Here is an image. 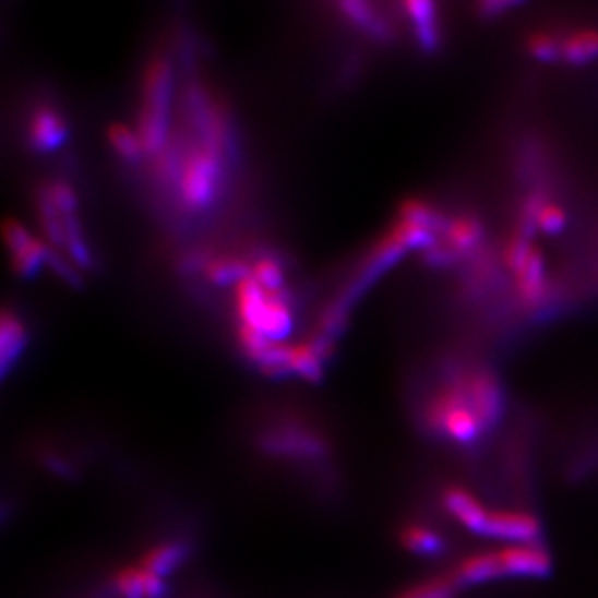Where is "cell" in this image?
I'll list each match as a JSON object with an SVG mask.
<instances>
[{"instance_id":"1","label":"cell","mask_w":598,"mask_h":598,"mask_svg":"<svg viewBox=\"0 0 598 598\" xmlns=\"http://www.w3.org/2000/svg\"><path fill=\"white\" fill-rule=\"evenodd\" d=\"M172 69L171 62L157 52L147 62L142 82V107L137 117V136L146 155L159 157L169 146L171 127Z\"/></svg>"},{"instance_id":"2","label":"cell","mask_w":598,"mask_h":598,"mask_svg":"<svg viewBox=\"0 0 598 598\" xmlns=\"http://www.w3.org/2000/svg\"><path fill=\"white\" fill-rule=\"evenodd\" d=\"M223 155L204 146L202 142L184 150L179 177L175 182L184 210L200 214L217 202L223 187Z\"/></svg>"},{"instance_id":"3","label":"cell","mask_w":598,"mask_h":598,"mask_svg":"<svg viewBox=\"0 0 598 598\" xmlns=\"http://www.w3.org/2000/svg\"><path fill=\"white\" fill-rule=\"evenodd\" d=\"M424 417H427L428 427L432 428L436 434H444L457 444H473L487 430L482 420L470 407L459 380L447 385L432 402L428 403Z\"/></svg>"},{"instance_id":"4","label":"cell","mask_w":598,"mask_h":598,"mask_svg":"<svg viewBox=\"0 0 598 598\" xmlns=\"http://www.w3.org/2000/svg\"><path fill=\"white\" fill-rule=\"evenodd\" d=\"M258 445L267 455L289 459H322L330 453L324 438L297 424H285L265 432L258 440Z\"/></svg>"},{"instance_id":"5","label":"cell","mask_w":598,"mask_h":598,"mask_svg":"<svg viewBox=\"0 0 598 598\" xmlns=\"http://www.w3.org/2000/svg\"><path fill=\"white\" fill-rule=\"evenodd\" d=\"M510 265L517 277V291L523 302L530 307L545 302L548 285L539 249H535L527 240H517L510 250Z\"/></svg>"},{"instance_id":"6","label":"cell","mask_w":598,"mask_h":598,"mask_svg":"<svg viewBox=\"0 0 598 598\" xmlns=\"http://www.w3.org/2000/svg\"><path fill=\"white\" fill-rule=\"evenodd\" d=\"M457 380L462 382L469 405L477 412V417L482 420L485 428L494 427L497 420L502 417V409H504V397H502V390L498 385L497 378L487 370H477L470 374H463Z\"/></svg>"},{"instance_id":"7","label":"cell","mask_w":598,"mask_h":598,"mask_svg":"<svg viewBox=\"0 0 598 598\" xmlns=\"http://www.w3.org/2000/svg\"><path fill=\"white\" fill-rule=\"evenodd\" d=\"M482 537L510 545H537L540 539V523L530 513L490 512Z\"/></svg>"},{"instance_id":"8","label":"cell","mask_w":598,"mask_h":598,"mask_svg":"<svg viewBox=\"0 0 598 598\" xmlns=\"http://www.w3.org/2000/svg\"><path fill=\"white\" fill-rule=\"evenodd\" d=\"M504 575L542 579L552 573V558L537 545H510L498 550Z\"/></svg>"},{"instance_id":"9","label":"cell","mask_w":598,"mask_h":598,"mask_svg":"<svg viewBox=\"0 0 598 598\" xmlns=\"http://www.w3.org/2000/svg\"><path fill=\"white\" fill-rule=\"evenodd\" d=\"M69 137V127L59 109L51 105L37 107L27 124V142L37 154H49L59 150Z\"/></svg>"},{"instance_id":"10","label":"cell","mask_w":598,"mask_h":598,"mask_svg":"<svg viewBox=\"0 0 598 598\" xmlns=\"http://www.w3.org/2000/svg\"><path fill=\"white\" fill-rule=\"evenodd\" d=\"M442 502L453 519L462 523L465 529L473 530L477 535L485 533L490 512L470 494L469 490L462 487L445 488Z\"/></svg>"},{"instance_id":"11","label":"cell","mask_w":598,"mask_h":598,"mask_svg":"<svg viewBox=\"0 0 598 598\" xmlns=\"http://www.w3.org/2000/svg\"><path fill=\"white\" fill-rule=\"evenodd\" d=\"M29 335L26 325L20 320L16 312L10 308L2 310L0 318V372L2 378L9 376L17 359L27 347Z\"/></svg>"},{"instance_id":"12","label":"cell","mask_w":598,"mask_h":598,"mask_svg":"<svg viewBox=\"0 0 598 598\" xmlns=\"http://www.w3.org/2000/svg\"><path fill=\"white\" fill-rule=\"evenodd\" d=\"M337 10L349 20L352 26L359 27L364 34L374 37L378 41H390L394 37L392 24L382 14H378L376 9L368 2L345 0V2L337 4Z\"/></svg>"},{"instance_id":"13","label":"cell","mask_w":598,"mask_h":598,"mask_svg":"<svg viewBox=\"0 0 598 598\" xmlns=\"http://www.w3.org/2000/svg\"><path fill=\"white\" fill-rule=\"evenodd\" d=\"M453 579L457 587H470L479 583L492 582L498 577H504L502 562L498 552H480V554L465 558L462 564L452 570Z\"/></svg>"},{"instance_id":"14","label":"cell","mask_w":598,"mask_h":598,"mask_svg":"<svg viewBox=\"0 0 598 598\" xmlns=\"http://www.w3.org/2000/svg\"><path fill=\"white\" fill-rule=\"evenodd\" d=\"M403 10L407 12L412 29L417 35L420 49L434 52L440 45V27H438L436 4L427 0H409L403 2Z\"/></svg>"},{"instance_id":"15","label":"cell","mask_w":598,"mask_h":598,"mask_svg":"<svg viewBox=\"0 0 598 598\" xmlns=\"http://www.w3.org/2000/svg\"><path fill=\"white\" fill-rule=\"evenodd\" d=\"M292 332V314L285 291L267 292L264 316L258 327V334L267 342L279 343Z\"/></svg>"},{"instance_id":"16","label":"cell","mask_w":598,"mask_h":598,"mask_svg":"<svg viewBox=\"0 0 598 598\" xmlns=\"http://www.w3.org/2000/svg\"><path fill=\"white\" fill-rule=\"evenodd\" d=\"M190 548L182 540H171V542H163L150 548L146 554L142 555L140 565L147 572L155 573L159 577H169L171 573L177 572L180 565L189 560Z\"/></svg>"},{"instance_id":"17","label":"cell","mask_w":598,"mask_h":598,"mask_svg":"<svg viewBox=\"0 0 598 598\" xmlns=\"http://www.w3.org/2000/svg\"><path fill=\"white\" fill-rule=\"evenodd\" d=\"M525 219L537 225L540 231L548 232V235H558V232L564 231L565 225H567V214H565L564 207L554 204V202H548L542 196L530 198Z\"/></svg>"},{"instance_id":"18","label":"cell","mask_w":598,"mask_h":598,"mask_svg":"<svg viewBox=\"0 0 598 598\" xmlns=\"http://www.w3.org/2000/svg\"><path fill=\"white\" fill-rule=\"evenodd\" d=\"M482 237V227L477 217H457L447 223L444 229V244L453 254H462L465 250L475 249Z\"/></svg>"},{"instance_id":"19","label":"cell","mask_w":598,"mask_h":598,"mask_svg":"<svg viewBox=\"0 0 598 598\" xmlns=\"http://www.w3.org/2000/svg\"><path fill=\"white\" fill-rule=\"evenodd\" d=\"M399 542L405 550L415 555H438L445 550V542L436 530L427 529L422 525L403 527Z\"/></svg>"},{"instance_id":"20","label":"cell","mask_w":598,"mask_h":598,"mask_svg":"<svg viewBox=\"0 0 598 598\" xmlns=\"http://www.w3.org/2000/svg\"><path fill=\"white\" fill-rule=\"evenodd\" d=\"M598 57L597 29H579L565 37L562 60L570 64H587Z\"/></svg>"},{"instance_id":"21","label":"cell","mask_w":598,"mask_h":598,"mask_svg":"<svg viewBox=\"0 0 598 598\" xmlns=\"http://www.w3.org/2000/svg\"><path fill=\"white\" fill-rule=\"evenodd\" d=\"M207 279L217 285H231V283L244 282L252 275V267L244 264L239 258L223 256L210 260L204 267Z\"/></svg>"},{"instance_id":"22","label":"cell","mask_w":598,"mask_h":598,"mask_svg":"<svg viewBox=\"0 0 598 598\" xmlns=\"http://www.w3.org/2000/svg\"><path fill=\"white\" fill-rule=\"evenodd\" d=\"M107 137H109V144H111L115 154L122 157L124 162L136 163L144 157L146 150L142 140L137 136V132L130 130L127 124H120V122H112L107 129Z\"/></svg>"},{"instance_id":"23","label":"cell","mask_w":598,"mask_h":598,"mask_svg":"<svg viewBox=\"0 0 598 598\" xmlns=\"http://www.w3.org/2000/svg\"><path fill=\"white\" fill-rule=\"evenodd\" d=\"M291 370L292 374L318 384L324 378V360L318 357L316 350L310 343H300L291 347Z\"/></svg>"},{"instance_id":"24","label":"cell","mask_w":598,"mask_h":598,"mask_svg":"<svg viewBox=\"0 0 598 598\" xmlns=\"http://www.w3.org/2000/svg\"><path fill=\"white\" fill-rule=\"evenodd\" d=\"M399 219L412 223V225H420V227H427V229L434 232L444 231L445 225H447L438 210H434L432 205H428L427 202H420V200L403 202L402 207H399Z\"/></svg>"},{"instance_id":"25","label":"cell","mask_w":598,"mask_h":598,"mask_svg":"<svg viewBox=\"0 0 598 598\" xmlns=\"http://www.w3.org/2000/svg\"><path fill=\"white\" fill-rule=\"evenodd\" d=\"M45 264V242L35 239L26 249L17 250L12 254V267L14 274L32 279Z\"/></svg>"},{"instance_id":"26","label":"cell","mask_w":598,"mask_h":598,"mask_svg":"<svg viewBox=\"0 0 598 598\" xmlns=\"http://www.w3.org/2000/svg\"><path fill=\"white\" fill-rule=\"evenodd\" d=\"M64 247L69 250L70 256L74 258L76 265L92 267L94 260H92V254L87 249L76 215H67L64 217Z\"/></svg>"},{"instance_id":"27","label":"cell","mask_w":598,"mask_h":598,"mask_svg":"<svg viewBox=\"0 0 598 598\" xmlns=\"http://www.w3.org/2000/svg\"><path fill=\"white\" fill-rule=\"evenodd\" d=\"M457 589L459 587L453 579L452 572H447L444 575H438V577L419 583L412 589L405 590L399 595V598H452Z\"/></svg>"},{"instance_id":"28","label":"cell","mask_w":598,"mask_h":598,"mask_svg":"<svg viewBox=\"0 0 598 598\" xmlns=\"http://www.w3.org/2000/svg\"><path fill=\"white\" fill-rule=\"evenodd\" d=\"M112 587L120 598H147L144 587V573L140 565H129L115 573Z\"/></svg>"},{"instance_id":"29","label":"cell","mask_w":598,"mask_h":598,"mask_svg":"<svg viewBox=\"0 0 598 598\" xmlns=\"http://www.w3.org/2000/svg\"><path fill=\"white\" fill-rule=\"evenodd\" d=\"M252 277L267 292L283 291L282 265L274 258L264 256L252 265Z\"/></svg>"},{"instance_id":"30","label":"cell","mask_w":598,"mask_h":598,"mask_svg":"<svg viewBox=\"0 0 598 598\" xmlns=\"http://www.w3.org/2000/svg\"><path fill=\"white\" fill-rule=\"evenodd\" d=\"M562 47H564V41H560L558 35L550 34V32L533 34L529 37V41H527L530 57L542 60V62H552V60L562 59Z\"/></svg>"},{"instance_id":"31","label":"cell","mask_w":598,"mask_h":598,"mask_svg":"<svg viewBox=\"0 0 598 598\" xmlns=\"http://www.w3.org/2000/svg\"><path fill=\"white\" fill-rule=\"evenodd\" d=\"M49 192H51L52 202L57 205L62 217L76 215L77 198L69 182L55 180L52 184H49Z\"/></svg>"},{"instance_id":"32","label":"cell","mask_w":598,"mask_h":598,"mask_svg":"<svg viewBox=\"0 0 598 598\" xmlns=\"http://www.w3.org/2000/svg\"><path fill=\"white\" fill-rule=\"evenodd\" d=\"M45 264L49 265L62 282L69 283L70 287H76V289L77 287H82L80 275L72 270V265L67 264L60 258V254H57V250L52 249L51 244H45Z\"/></svg>"},{"instance_id":"33","label":"cell","mask_w":598,"mask_h":598,"mask_svg":"<svg viewBox=\"0 0 598 598\" xmlns=\"http://www.w3.org/2000/svg\"><path fill=\"white\" fill-rule=\"evenodd\" d=\"M44 463L47 469L55 473V475H59V477H64V479H72V477L76 475L74 467H72L67 459H62L59 455H55V453H47L44 457Z\"/></svg>"}]
</instances>
